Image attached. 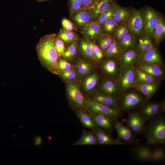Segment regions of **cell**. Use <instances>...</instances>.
Listing matches in <instances>:
<instances>
[{
    "label": "cell",
    "mask_w": 165,
    "mask_h": 165,
    "mask_svg": "<svg viewBox=\"0 0 165 165\" xmlns=\"http://www.w3.org/2000/svg\"><path fill=\"white\" fill-rule=\"evenodd\" d=\"M56 37V34H52L41 38L36 46V50L42 64L50 72L58 74V55L54 45Z\"/></svg>",
    "instance_id": "6da1fadb"
},
{
    "label": "cell",
    "mask_w": 165,
    "mask_h": 165,
    "mask_svg": "<svg viewBox=\"0 0 165 165\" xmlns=\"http://www.w3.org/2000/svg\"><path fill=\"white\" fill-rule=\"evenodd\" d=\"M144 134L148 144H165V116L162 113L149 120Z\"/></svg>",
    "instance_id": "7a4b0ae2"
},
{
    "label": "cell",
    "mask_w": 165,
    "mask_h": 165,
    "mask_svg": "<svg viewBox=\"0 0 165 165\" xmlns=\"http://www.w3.org/2000/svg\"><path fill=\"white\" fill-rule=\"evenodd\" d=\"M148 100L142 94L130 91L119 97L118 108L124 114L140 108Z\"/></svg>",
    "instance_id": "3957f363"
},
{
    "label": "cell",
    "mask_w": 165,
    "mask_h": 165,
    "mask_svg": "<svg viewBox=\"0 0 165 165\" xmlns=\"http://www.w3.org/2000/svg\"><path fill=\"white\" fill-rule=\"evenodd\" d=\"M138 111L146 122L149 121L165 111V101L161 102L147 101Z\"/></svg>",
    "instance_id": "277c9868"
},
{
    "label": "cell",
    "mask_w": 165,
    "mask_h": 165,
    "mask_svg": "<svg viewBox=\"0 0 165 165\" xmlns=\"http://www.w3.org/2000/svg\"><path fill=\"white\" fill-rule=\"evenodd\" d=\"M67 88L68 99L73 106L75 112L81 109L89 112L86 99L78 87L74 84L69 83Z\"/></svg>",
    "instance_id": "5b68a950"
},
{
    "label": "cell",
    "mask_w": 165,
    "mask_h": 165,
    "mask_svg": "<svg viewBox=\"0 0 165 165\" xmlns=\"http://www.w3.org/2000/svg\"><path fill=\"white\" fill-rule=\"evenodd\" d=\"M127 112V118L123 119L122 122L127 124L135 136L138 134H143L145 128V121L138 111H129Z\"/></svg>",
    "instance_id": "8992f818"
},
{
    "label": "cell",
    "mask_w": 165,
    "mask_h": 165,
    "mask_svg": "<svg viewBox=\"0 0 165 165\" xmlns=\"http://www.w3.org/2000/svg\"><path fill=\"white\" fill-rule=\"evenodd\" d=\"M89 112L109 115L119 119L123 113L119 109H115L94 101L90 98H85Z\"/></svg>",
    "instance_id": "52a82bcc"
},
{
    "label": "cell",
    "mask_w": 165,
    "mask_h": 165,
    "mask_svg": "<svg viewBox=\"0 0 165 165\" xmlns=\"http://www.w3.org/2000/svg\"><path fill=\"white\" fill-rule=\"evenodd\" d=\"M114 127L116 131L118 137L117 139L119 141H123L129 145H135L138 143L139 139L135 137L133 132L127 126L116 118L114 123Z\"/></svg>",
    "instance_id": "ba28073f"
},
{
    "label": "cell",
    "mask_w": 165,
    "mask_h": 165,
    "mask_svg": "<svg viewBox=\"0 0 165 165\" xmlns=\"http://www.w3.org/2000/svg\"><path fill=\"white\" fill-rule=\"evenodd\" d=\"M136 78L135 70L132 66L124 67L119 75V86L122 91L136 85Z\"/></svg>",
    "instance_id": "9c48e42d"
},
{
    "label": "cell",
    "mask_w": 165,
    "mask_h": 165,
    "mask_svg": "<svg viewBox=\"0 0 165 165\" xmlns=\"http://www.w3.org/2000/svg\"><path fill=\"white\" fill-rule=\"evenodd\" d=\"M144 17L142 13L135 10L128 18V27L133 34L140 35L142 33L144 25Z\"/></svg>",
    "instance_id": "30bf717a"
},
{
    "label": "cell",
    "mask_w": 165,
    "mask_h": 165,
    "mask_svg": "<svg viewBox=\"0 0 165 165\" xmlns=\"http://www.w3.org/2000/svg\"><path fill=\"white\" fill-rule=\"evenodd\" d=\"M89 113L98 127L109 133L112 132L114 129V121L116 118L101 113Z\"/></svg>",
    "instance_id": "8fae6325"
},
{
    "label": "cell",
    "mask_w": 165,
    "mask_h": 165,
    "mask_svg": "<svg viewBox=\"0 0 165 165\" xmlns=\"http://www.w3.org/2000/svg\"><path fill=\"white\" fill-rule=\"evenodd\" d=\"M144 16L145 32L148 35L153 36L158 21L157 14L152 8L147 7L145 11Z\"/></svg>",
    "instance_id": "7c38bea8"
},
{
    "label": "cell",
    "mask_w": 165,
    "mask_h": 165,
    "mask_svg": "<svg viewBox=\"0 0 165 165\" xmlns=\"http://www.w3.org/2000/svg\"><path fill=\"white\" fill-rule=\"evenodd\" d=\"M116 3L113 0H96L87 10L93 18L99 17Z\"/></svg>",
    "instance_id": "4fadbf2b"
},
{
    "label": "cell",
    "mask_w": 165,
    "mask_h": 165,
    "mask_svg": "<svg viewBox=\"0 0 165 165\" xmlns=\"http://www.w3.org/2000/svg\"><path fill=\"white\" fill-rule=\"evenodd\" d=\"M93 131L96 135L99 145H122L125 143L119 141L114 138L109 133L101 128L97 127Z\"/></svg>",
    "instance_id": "5bb4252c"
},
{
    "label": "cell",
    "mask_w": 165,
    "mask_h": 165,
    "mask_svg": "<svg viewBox=\"0 0 165 165\" xmlns=\"http://www.w3.org/2000/svg\"><path fill=\"white\" fill-rule=\"evenodd\" d=\"M119 97L118 96H109L102 93H96L90 98L110 108L119 109Z\"/></svg>",
    "instance_id": "9a60e30c"
},
{
    "label": "cell",
    "mask_w": 165,
    "mask_h": 165,
    "mask_svg": "<svg viewBox=\"0 0 165 165\" xmlns=\"http://www.w3.org/2000/svg\"><path fill=\"white\" fill-rule=\"evenodd\" d=\"M71 14L74 22L83 28L91 21L93 18L88 10L80 9Z\"/></svg>",
    "instance_id": "2e32d148"
},
{
    "label": "cell",
    "mask_w": 165,
    "mask_h": 165,
    "mask_svg": "<svg viewBox=\"0 0 165 165\" xmlns=\"http://www.w3.org/2000/svg\"><path fill=\"white\" fill-rule=\"evenodd\" d=\"M99 145L97 137L92 130H83L81 137L72 145L73 146Z\"/></svg>",
    "instance_id": "e0dca14e"
},
{
    "label": "cell",
    "mask_w": 165,
    "mask_h": 165,
    "mask_svg": "<svg viewBox=\"0 0 165 165\" xmlns=\"http://www.w3.org/2000/svg\"><path fill=\"white\" fill-rule=\"evenodd\" d=\"M75 113L80 123L84 127L93 131L98 127L95 123L91 114L87 111L81 109Z\"/></svg>",
    "instance_id": "ac0fdd59"
},
{
    "label": "cell",
    "mask_w": 165,
    "mask_h": 165,
    "mask_svg": "<svg viewBox=\"0 0 165 165\" xmlns=\"http://www.w3.org/2000/svg\"><path fill=\"white\" fill-rule=\"evenodd\" d=\"M137 160L142 161L150 160L152 150L148 145H141L135 146L131 149Z\"/></svg>",
    "instance_id": "d6986e66"
},
{
    "label": "cell",
    "mask_w": 165,
    "mask_h": 165,
    "mask_svg": "<svg viewBox=\"0 0 165 165\" xmlns=\"http://www.w3.org/2000/svg\"><path fill=\"white\" fill-rule=\"evenodd\" d=\"M139 69L155 78L160 77L163 75V72L159 65L146 62L140 64Z\"/></svg>",
    "instance_id": "ffe728a7"
},
{
    "label": "cell",
    "mask_w": 165,
    "mask_h": 165,
    "mask_svg": "<svg viewBox=\"0 0 165 165\" xmlns=\"http://www.w3.org/2000/svg\"><path fill=\"white\" fill-rule=\"evenodd\" d=\"M159 85L158 82L152 83L141 82L135 87L149 100L156 91Z\"/></svg>",
    "instance_id": "44dd1931"
},
{
    "label": "cell",
    "mask_w": 165,
    "mask_h": 165,
    "mask_svg": "<svg viewBox=\"0 0 165 165\" xmlns=\"http://www.w3.org/2000/svg\"><path fill=\"white\" fill-rule=\"evenodd\" d=\"M141 57L145 62L161 65L162 63L156 47L152 50L142 52Z\"/></svg>",
    "instance_id": "7402d4cb"
},
{
    "label": "cell",
    "mask_w": 165,
    "mask_h": 165,
    "mask_svg": "<svg viewBox=\"0 0 165 165\" xmlns=\"http://www.w3.org/2000/svg\"><path fill=\"white\" fill-rule=\"evenodd\" d=\"M138 57V54L135 50H130L121 55L119 64L124 67L132 66L137 61Z\"/></svg>",
    "instance_id": "603a6c76"
},
{
    "label": "cell",
    "mask_w": 165,
    "mask_h": 165,
    "mask_svg": "<svg viewBox=\"0 0 165 165\" xmlns=\"http://www.w3.org/2000/svg\"><path fill=\"white\" fill-rule=\"evenodd\" d=\"M119 88V84L115 81L107 80L102 85L101 93L108 95L118 96Z\"/></svg>",
    "instance_id": "cb8c5ba5"
},
{
    "label": "cell",
    "mask_w": 165,
    "mask_h": 165,
    "mask_svg": "<svg viewBox=\"0 0 165 165\" xmlns=\"http://www.w3.org/2000/svg\"><path fill=\"white\" fill-rule=\"evenodd\" d=\"M120 65L116 60L111 59L104 62L102 67L107 74L112 76H117L121 71Z\"/></svg>",
    "instance_id": "d4e9b609"
},
{
    "label": "cell",
    "mask_w": 165,
    "mask_h": 165,
    "mask_svg": "<svg viewBox=\"0 0 165 165\" xmlns=\"http://www.w3.org/2000/svg\"><path fill=\"white\" fill-rule=\"evenodd\" d=\"M101 31L100 24L97 22L91 21L83 28V33L91 38L97 37Z\"/></svg>",
    "instance_id": "484cf974"
},
{
    "label": "cell",
    "mask_w": 165,
    "mask_h": 165,
    "mask_svg": "<svg viewBox=\"0 0 165 165\" xmlns=\"http://www.w3.org/2000/svg\"><path fill=\"white\" fill-rule=\"evenodd\" d=\"M165 35V23L163 18L160 16L158 18L155 28L154 36L156 44H159Z\"/></svg>",
    "instance_id": "4316f807"
},
{
    "label": "cell",
    "mask_w": 165,
    "mask_h": 165,
    "mask_svg": "<svg viewBox=\"0 0 165 165\" xmlns=\"http://www.w3.org/2000/svg\"><path fill=\"white\" fill-rule=\"evenodd\" d=\"M118 45L121 49L129 50L132 49L136 45L135 36L133 34H128L119 41Z\"/></svg>",
    "instance_id": "83f0119b"
},
{
    "label": "cell",
    "mask_w": 165,
    "mask_h": 165,
    "mask_svg": "<svg viewBox=\"0 0 165 165\" xmlns=\"http://www.w3.org/2000/svg\"><path fill=\"white\" fill-rule=\"evenodd\" d=\"M137 80L141 83H152L158 82L159 79L152 77L138 68L135 70Z\"/></svg>",
    "instance_id": "f1b7e54d"
},
{
    "label": "cell",
    "mask_w": 165,
    "mask_h": 165,
    "mask_svg": "<svg viewBox=\"0 0 165 165\" xmlns=\"http://www.w3.org/2000/svg\"><path fill=\"white\" fill-rule=\"evenodd\" d=\"M150 36L147 35L139 40L138 49L142 52L148 51L154 48Z\"/></svg>",
    "instance_id": "f546056e"
},
{
    "label": "cell",
    "mask_w": 165,
    "mask_h": 165,
    "mask_svg": "<svg viewBox=\"0 0 165 165\" xmlns=\"http://www.w3.org/2000/svg\"><path fill=\"white\" fill-rule=\"evenodd\" d=\"M80 46L82 53L86 57L93 60L96 59L91 46L87 39H82Z\"/></svg>",
    "instance_id": "4dcf8cb0"
},
{
    "label": "cell",
    "mask_w": 165,
    "mask_h": 165,
    "mask_svg": "<svg viewBox=\"0 0 165 165\" xmlns=\"http://www.w3.org/2000/svg\"><path fill=\"white\" fill-rule=\"evenodd\" d=\"M58 37L66 43H72L75 41L77 38V35L74 32L64 28L60 30Z\"/></svg>",
    "instance_id": "1f68e13d"
},
{
    "label": "cell",
    "mask_w": 165,
    "mask_h": 165,
    "mask_svg": "<svg viewBox=\"0 0 165 165\" xmlns=\"http://www.w3.org/2000/svg\"><path fill=\"white\" fill-rule=\"evenodd\" d=\"M98 77L96 74H94L87 77L84 82V87L86 91H90L93 89L97 84Z\"/></svg>",
    "instance_id": "d6a6232c"
},
{
    "label": "cell",
    "mask_w": 165,
    "mask_h": 165,
    "mask_svg": "<svg viewBox=\"0 0 165 165\" xmlns=\"http://www.w3.org/2000/svg\"><path fill=\"white\" fill-rule=\"evenodd\" d=\"M129 13L126 9L119 7L117 5L114 12L113 17L116 21L120 22L128 18Z\"/></svg>",
    "instance_id": "836d02e7"
},
{
    "label": "cell",
    "mask_w": 165,
    "mask_h": 165,
    "mask_svg": "<svg viewBox=\"0 0 165 165\" xmlns=\"http://www.w3.org/2000/svg\"><path fill=\"white\" fill-rule=\"evenodd\" d=\"M165 157L164 149L163 148H156L152 150L150 159L151 161L159 162L163 160Z\"/></svg>",
    "instance_id": "e575fe53"
},
{
    "label": "cell",
    "mask_w": 165,
    "mask_h": 165,
    "mask_svg": "<svg viewBox=\"0 0 165 165\" xmlns=\"http://www.w3.org/2000/svg\"><path fill=\"white\" fill-rule=\"evenodd\" d=\"M77 67L79 73L82 76L87 74L91 69L90 64L81 60L78 61Z\"/></svg>",
    "instance_id": "d590c367"
},
{
    "label": "cell",
    "mask_w": 165,
    "mask_h": 165,
    "mask_svg": "<svg viewBox=\"0 0 165 165\" xmlns=\"http://www.w3.org/2000/svg\"><path fill=\"white\" fill-rule=\"evenodd\" d=\"M120 49L116 42L113 41L109 47L106 49L105 54L109 56H117L120 53Z\"/></svg>",
    "instance_id": "8d00e7d4"
},
{
    "label": "cell",
    "mask_w": 165,
    "mask_h": 165,
    "mask_svg": "<svg viewBox=\"0 0 165 165\" xmlns=\"http://www.w3.org/2000/svg\"><path fill=\"white\" fill-rule=\"evenodd\" d=\"M117 5L116 3L108 10L102 13L99 17L98 22L103 24L108 18L113 17L114 12Z\"/></svg>",
    "instance_id": "74e56055"
},
{
    "label": "cell",
    "mask_w": 165,
    "mask_h": 165,
    "mask_svg": "<svg viewBox=\"0 0 165 165\" xmlns=\"http://www.w3.org/2000/svg\"><path fill=\"white\" fill-rule=\"evenodd\" d=\"M116 22L113 17L108 18L103 24L104 31L108 33L112 32L116 27Z\"/></svg>",
    "instance_id": "f35d334b"
},
{
    "label": "cell",
    "mask_w": 165,
    "mask_h": 165,
    "mask_svg": "<svg viewBox=\"0 0 165 165\" xmlns=\"http://www.w3.org/2000/svg\"><path fill=\"white\" fill-rule=\"evenodd\" d=\"M77 43L73 42L65 50L63 56L65 58L69 59L74 56L76 53Z\"/></svg>",
    "instance_id": "ab89813d"
},
{
    "label": "cell",
    "mask_w": 165,
    "mask_h": 165,
    "mask_svg": "<svg viewBox=\"0 0 165 165\" xmlns=\"http://www.w3.org/2000/svg\"><path fill=\"white\" fill-rule=\"evenodd\" d=\"M113 42L112 38L108 35H104L101 37L98 41L101 48L102 50L106 49Z\"/></svg>",
    "instance_id": "60d3db41"
},
{
    "label": "cell",
    "mask_w": 165,
    "mask_h": 165,
    "mask_svg": "<svg viewBox=\"0 0 165 165\" xmlns=\"http://www.w3.org/2000/svg\"><path fill=\"white\" fill-rule=\"evenodd\" d=\"M54 45L58 56H63L65 50L64 44V42L58 36L56 37L55 39Z\"/></svg>",
    "instance_id": "b9f144b4"
},
{
    "label": "cell",
    "mask_w": 165,
    "mask_h": 165,
    "mask_svg": "<svg viewBox=\"0 0 165 165\" xmlns=\"http://www.w3.org/2000/svg\"><path fill=\"white\" fill-rule=\"evenodd\" d=\"M87 40L91 46L96 59L99 60L102 59L103 57V54L101 49L94 43Z\"/></svg>",
    "instance_id": "7bdbcfd3"
},
{
    "label": "cell",
    "mask_w": 165,
    "mask_h": 165,
    "mask_svg": "<svg viewBox=\"0 0 165 165\" xmlns=\"http://www.w3.org/2000/svg\"><path fill=\"white\" fill-rule=\"evenodd\" d=\"M82 0H70L69 3V6L71 13L80 9Z\"/></svg>",
    "instance_id": "ee69618b"
},
{
    "label": "cell",
    "mask_w": 165,
    "mask_h": 165,
    "mask_svg": "<svg viewBox=\"0 0 165 165\" xmlns=\"http://www.w3.org/2000/svg\"><path fill=\"white\" fill-rule=\"evenodd\" d=\"M129 31L127 28L125 26L119 27L116 31V35L117 39L119 41L124 36L128 34Z\"/></svg>",
    "instance_id": "f6af8a7d"
},
{
    "label": "cell",
    "mask_w": 165,
    "mask_h": 165,
    "mask_svg": "<svg viewBox=\"0 0 165 165\" xmlns=\"http://www.w3.org/2000/svg\"><path fill=\"white\" fill-rule=\"evenodd\" d=\"M61 24L63 28L65 30L72 31L76 29L73 24L70 20L66 18H63L62 19Z\"/></svg>",
    "instance_id": "bcb514c9"
},
{
    "label": "cell",
    "mask_w": 165,
    "mask_h": 165,
    "mask_svg": "<svg viewBox=\"0 0 165 165\" xmlns=\"http://www.w3.org/2000/svg\"><path fill=\"white\" fill-rule=\"evenodd\" d=\"M59 68L61 70L65 71L71 69V64L63 59H60L58 61Z\"/></svg>",
    "instance_id": "7dc6e473"
},
{
    "label": "cell",
    "mask_w": 165,
    "mask_h": 165,
    "mask_svg": "<svg viewBox=\"0 0 165 165\" xmlns=\"http://www.w3.org/2000/svg\"><path fill=\"white\" fill-rule=\"evenodd\" d=\"M96 0H82L80 9L87 10Z\"/></svg>",
    "instance_id": "c3c4849f"
},
{
    "label": "cell",
    "mask_w": 165,
    "mask_h": 165,
    "mask_svg": "<svg viewBox=\"0 0 165 165\" xmlns=\"http://www.w3.org/2000/svg\"><path fill=\"white\" fill-rule=\"evenodd\" d=\"M63 77L65 79H72L75 78L76 76L75 73L73 71L69 74L62 75Z\"/></svg>",
    "instance_id": "681fc988"
},
{
    "label": "cell",
    "mask_w": 165,
    "mask_h": 165,
    "mask_svg": "<svg viewBox=\"0 0 165 165\" xmlns=\"http://www.w3.org/2000/svg\"><path fill=\"white\" fill-rule=\"evenodd\" d=\"M42 141L41 138L40 136H38L36 138L35 141V144L36 145H40Z\"/></svg>",
    "instance_id": "f907efd6"
},
{
    "label": "cell",
    "mask_w": 165,
    "mask_h": 165,
    "mask_svg": "<svg viewBox=\"0 0 165 165\" xmlns=\"http://www.w3.org/2000/svg\"><path fill=\"white\" fill-rule=\"evenodd\" d=\"M37 0L39 1H47L48 0Z\"/></svg>",
    "instance_id": "816d5d0a"
}]
</instances>
